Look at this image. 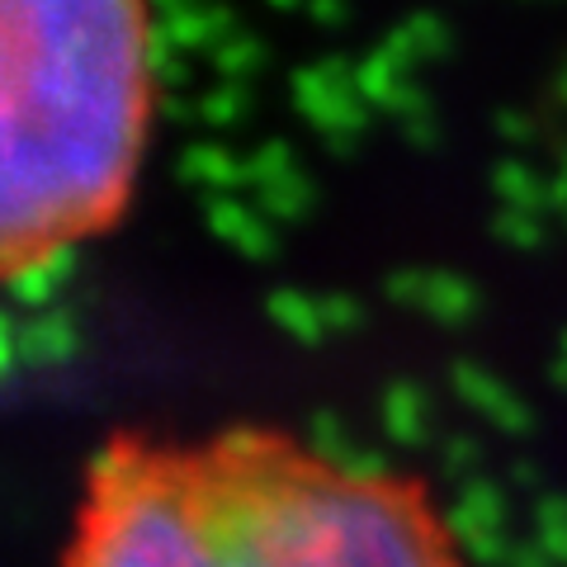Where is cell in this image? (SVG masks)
I'll list each match as a JSON object with an SVG mask.
<instances>
[{"instance_id":"6da1fadb","label":"cell","mask_w":567,"mask_h":567,"mask_svg":"<svg viewBox=\"0 0 567 567\" xmlns=\"http://www.w3.org/2000/svg\"><path fill=\"white\" fill-rule=\"evenodd\" d=\"M62 567H473L450 511L398 468L350 473L275 425L118 431L91 454Z\"/></svg>"},{"instance_id":"ba28073f","label":"cell","mask_w":567,"mask_h":567,"mask_svg":"<svg viewBox=\"0 0 567 567\" xmlns=\"http://www.w3.org/2000/svg\"><path fill=\"white\" fill-rule=\"evenodd\" d=\"M265 312H270V322L289 336L298 346H322L327 336V322H322V303L308 298L303 289H275L265 298Z\"/></svg>"},{"instance_id":"52a82bcc","label":"cell","mask_w":567,"mask_h":567,"mask_svg":"<svg viewBox=\"0 0 567 567\" xmlns=\"http://www.w3.org/2000/svg\"><path fill=\"white\" fill-rule=\"evenodd\" d=\"M81 346V327L71 322L62 308H43L33 312L29 322L20 327V360L29 364H58V360H71Z\"/></svg>"},{"instance_id":"277c9868","label":"cell","mask_w":567,"mask_h":567,"mask_svg":"<svg viewBox=\"0 0 567 567\" xmlns=\"http://www.w3.org/2000/svg\"><path fill=\"white\" fill-rule=\"evenodd\" d=\"M204 223H208V233L227 241L241 260H275L279 251V227L265 218V213L256 204H246L241 194H227V199H208L204 204Z\"/></svg>"},{"instance_id":"5bb4252c","label":"cell","mask_w":567,"mask_h":567,"mask_svg":"<svg viewBox=\"0 0 567 567\" xmlns=\"http://www.w3.org/2000/svg\"><path fill=\"white\" fill-rule=\"evenodd\" d=\"M20 360V322H10L6 312H0V374Z\"/></svg>"},{"instance_id":"7c38bea8","label":"cell","mask_w":567,"mask_h":567,"mask_svg":"<svg viewBox=\"0 0 567 567\" xmlns=\"http://www.w3.org/2000/svg\"><path fill=\"white\" fill-rule=\"evenodd\" d=\"M289 171H298L293 142L270 137V142H260V147L246 156V189H260V185H270V181H279V175H289Z\"/></svg>"},{"instance_id":"8fae6325","label":"cell","mask_w":567,"mask_h":567,"mask_svg":"<svg viewBox=\"0 0 567 567\" xmlns=\"http://www.w3.org/2000/svg\"><path fill=\"white\" fill-rule=\"evenodd\" d=\"M246 104H251L246 85H237V81H218L199 104H194V118H199L204 128H233V123L246 118Z\"/></svg>"},{"instance_id":"4fadbf2b","label":"cell","mask_w":567,"mask_h":567,"mask_svg":"<svg viewBox=\"0 0 567 567\" xmlns=\"http://www.w3.org/2000/svg\"><path fill=\"white\" fill-rule=\"evenodd\" d=\"M322 303V322H327V331H336V327H354V303L350 298H341V293H327V298H317Z\"/></svg>"},{"instance_id":"30bf717a","label":"cell","mask_w":567,"mask_h":567,"mask_svg":"<svg viewBox=\"0 0 567 567\" xmlns=\"http://www.w3.org/2000/svg\"><path fill=\"white\" fill-rule=\"evenodd\" d=\"M265 62H270V48H265L256 33H233V39L213 52V66H218V76L223 81H237V85L251 81Z\"/></svg>"},{"instance_id":"3957f363","label":"cell","mask_w":567,"mask_h":567,"mask_svg":"<svg viewBox=\"0 0 567 567\" xmlns=\"http://www.w3.org/2000/svg\"><path fill=\"white\" fill-rule=\"evenodd\" d=\"M289 95H293V110L327 137H341L360 123V100L350 95V76L336 58L298 66L289 76Z\"/></svg>"},{"instance_id":"9c48e42d","label":"cell","mask_w":567,"mask_h":567,"mask_svg":"<svg viewBox=\"0 0 567 567\" xmlns=\"http://www.w3.org/2000/svg\"><path fill=\"white\" fill-rule=\"evenodd\" d=\"M251 194H256V208L279 227V223H303V218H308L312 199H317V185L303 175V166H298V171H289V175H279V181L251 189Z\"/></svg>"},{"instance_id":"5b68a950","label":"cell","mask_w":567,"mask_h":567,"mask_svg":"<svg viewBox=\"0 0 567 567\" xmlns=\"http://www.w3.org/2000/svg\"><path fill=\"white\" fill-rule=\"evenodd\" d=\"M175 171H181V181L189 189L204 194V204L246 189V162H237V152H227L223 142H194V147H185Z\"/></svg>"},{"instance_id":"7a4b0ae2","label":"cell","mask_w":567,"mask_h":567,"mask_svg":"<svg viewBox=\"0 0 567 567\" xmlns=\"http://www.w3.org/2000/svg\"><path fill=\"white\" fill-rule=\"evenodd\" d=\"M156 58V10L137 0H0V289L123 218Z\"/></svg>"},{"instance_id":"8992f818","label":"cell","mask_w":567,"mask_h":567,"mask_svg":"<svg viewBox=\"0 0 567 567\" xmlns=\"http://www.w3.org/2000/svg\"><path fill=\"white\" fill-rule=\"evenodd\" d=\"M237 33V20L227 10H199V6H175L156 14V39L181 48V52H218Z\"/></svg>"}]
</instances>
